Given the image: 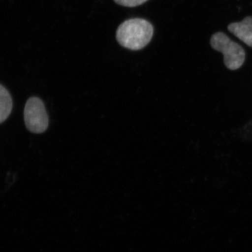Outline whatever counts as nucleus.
I'll return each instance as SVG.
<instances>
[{"mask_svg":"<svg viewBox=\"0 0 252 252\" xmlns=\"http://www.w3.org/2000/svg\"><path fill=\"white\" fill-rule=\"evenodd\" d=\"M228 29L245 44L252 47V16L245 18L241 22L231 23L228 26Z\"/></svg>","mask_w":252,"mask_h":252,"instance_id":"obj_4","label":"nucleus"},{"mask_svg":"<svg viewBox=\"0 0 252 252\" xmlns=\"http://www.w3.org/2000/svg\"><path fill=\"white\" fill-rule=\"evenodd\" d=\"M210 44L214 49L222 53L225 66L230 70L241 67L245 61V50L223 32H217L212 36Z\"/></svg>","mask_w":252,"mask_h":252,"instance_id":"obj_2","label":"nucleus"},{"mask_svg":"<svg viewBox=\"0 0 252 252\" xmlns=\"http://www.w3.org/2000/svg\"><path fill=\"white\" fill-rule=\"evenodd\" d=\"M147 1L148 0H114L118 4L126 6V7H135V6H140Z\"/></svg>","mask_w":252,"mask_h":252,"instance_id":"obj_6","label":"nucleus"},{"mask_svg":"<svg viewBox=\"0 0 252 252\" xmlns=\"http://www.w3.org/2000/svg\"><path fill=\"white\" fill-rule=\"evenodd\" d=\"M24 119L26 127L33 133H42L49 126V117L45 106L38 97H31L25 106Z\"/></svg>","mask_w":252,"mask_h":252,"instance_id":"obj_3","label":"nucleus"},{"mask_svg":"<svg viewBox=\"0 0 252 252\" xmlns=\"http://www.w3.org/2000/svg\"><path fill=\"white\" fill-rule=\"evenodd\" d=\"M12 99L9 91L0 84V124L4 122L12 110Z\"/></svg>","mask_w":252,"mask_h":252,"instance_id":"obj_5","label":"nucleus"},{"mask_svg":"<svg viewBox=\"0 0 252 252\" xmlns=\"http://www.w3.org/2000/svg\"><path fill=\"white\" fill-rule=\"evenodd\" d=\"M153 26L142 18H131L118 28L117 39L123 47L138 51L145 47L152 40Z\"/></svg>","mask_w":252,"mask_h":252,"instance_id":"obj_1","label":"nucleus"}]
</instances>
